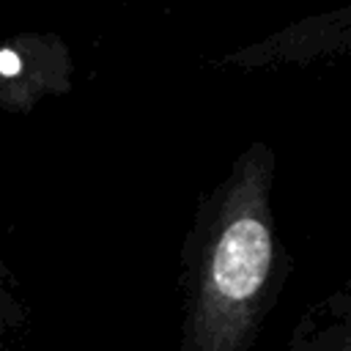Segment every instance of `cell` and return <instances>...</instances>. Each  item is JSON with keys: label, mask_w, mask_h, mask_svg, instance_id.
Returning <instances> with one entry per match:
<instances>
[{"label": "cell", "mask_w": 351, "mask_h": 351, "mask_svg": "<svg viewBox=\"0 0 351 351\" xmlns=\"http://www.w3.org/2000/svg\"><path fill=\"white\" fill-rule=\"evenodd\" d=\"M274 173V148L255 140L200 195L181 244L178 351H252L258 343L293 271L271 208Z\"/></svg>", "instance_id": "obj_1"}, {"label": "cell", "mask_w": 351, "mask_h": 351, "mask_svg": "<svg viewBox=\"0 0 351 351\" xmlns=\"http://www.w3.org/2000/svg\"><path fill=\"white\" fill-rule=\"evenodd\" d=\"M74 60L58 33H19L0 41V110L27 115L44 99L71 90Z\"/></svg>", "instance_id": "obj_2"}, {"label": "cell", "mask_w": 351, "mask_h": 351, "mask_svg": "<svg viewBox=\"0 0 351 351\" xmlns=\"http://www.w3.org/2000/svg\"><path fill=\"white\" fill-rule=\"evenodd\" d=\"M351 49V5H340L326 14H315L291 22L263 41L236 47L217 58L222 69L261 71L280 66H310L315 60H329L348 55Z\"/></svg>", "instance_id": "obj_3"}, {"label": "cell", "mask_w": 351, "mask_h": 351, "mask_svg": "<svg viewBox=\"0 0 351 351\" xmlns=\"http://www.w3.org/2000/svg\"><path fill=\"white\" fill-rule=\"evenodd\" d=\"M285 351H351V288L313 302L291 329Z\"/></svg>", "instance_id": "obj_4"}, {"label": "cell", "mask_w": 351, "mask_h": 351, "mask_svg": "<svg viewBox=\"0 0 351 351\" xmlns=\"http://www.w3.org/2000/svg\"><path fill=\"white\" fill-rule=\"evenodd\" d=\"M16 285L19 282H16L14 271L8 269V263L0 255V343H5L8 337H14L16 332H22L25 324H27V318H30L27 304L19 296Z\"/></svg>", "instance_id": "obj_5"}]
</instances>
